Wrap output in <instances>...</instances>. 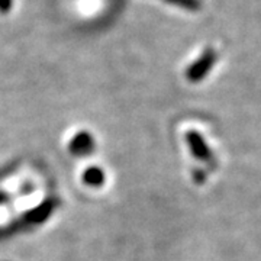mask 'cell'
Returning a JSON list of instances; mask_svg holds the SVG:
<instances>
[{
    "label": "cell",
    "instance_id": "obj_1",
    "mask_svg": "<svg viewBox=\"0 0 261 261\" xmlns=\"http://www.w3.org/2000/svg\"><path fill=\"white\" fill-rule=\"evenodd\" d=\"M92 174H93V176H87V180H89L90 183H97V181L100 180V171H96V170H93V171H92Z\"/></svg>",
    "mask_w": 261,
    "mask_h": 261
}]
</instances>
